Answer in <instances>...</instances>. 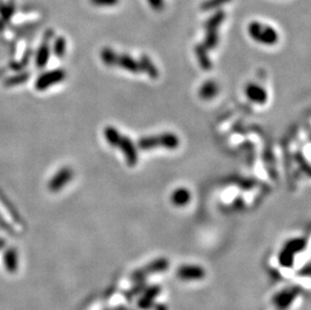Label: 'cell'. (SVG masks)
Segmentation results:
<instances>
[{
	"mask_svg": "<svg viewBox=\"0 0 311 310\" xmlns=\"http://www.w3.org/2000/svg\"><path fill=\"white\" fill-rule=\"evenodd\" d=\"M100 59L107 67H116L132 74L142 73L140 60L134 59L128 54L115 52L111 48H104L100 52Z\"/></svg>",
	"mask_w": 311,
	"mask_h": 310,
	"instance_id": "6da1fadb",
	"label": "cell"
},
{
	"mask_svg": "<svg viewBox=\"0 0 311 310\" xmlns=\"http://www.w3.org/2000/svg\"><path fill=\"white\" fill-rule=\"evenodd\" d=\"M29 78H30V75H29L28 73L20 74V75H17V76L11 77V78H9L8 80H6V82H5V86H7V87H13V86L20 85V84L25 83V82H26Z\"/></svg>",
	"mask_w": 311,
	"mask_h": 310,
	"instance_id": "e0dca14e",
	"label": "cell"
},
{
	"mask_svg": "<svg viewBox=\"0 0 311 310\" xmlns=\"http://www.w3.org/2000/svg\"><path fill=\"white\" fill-rule=\"evenodd\" d=\"M90 3L99 8H111L119 4V0H90Z\"/></svg>",
	"mask_w": 311,
	"mask_h": 310,
	"instance_id": "d6986e66",
	"label": "cell"
},
{
	"mask_svg": "<svg viewBox=\"0 0 311 310\" xmlns=\"http://www.w3.org/2000/svg\"><path fill=\"white\" fill-rule=\"evenodd\" d=\"M220 92L219 84L214 80L205 81L198 90V96L204 101L214 99Z\"/></svg>",
	"mask_w": 311,
	"mask_h": 310,
	"instance_id": "ba28073f",
	"label": "cell"
},
{
	"mask_svg": "<svg viewBox=\"0 0 311 310\" xmlns=\"http://www.w3.org/2000/svg\"><path fill=\"white\" fill-rule=\"evenodd\" d=\"M147 3L155 12H162L165 7L164 0H147Z\"/></svg>",
	"mask_w": 311,
	"mask_h": 310,
	"instance_id": "ffe728a7",
	"label": "cell"
},
{
	"mask_svg": "<svg viewBox=\"0 0 311 310\" xmlns=\"http://www.w3.org/2000/svg\"><path fill=\"white\" fill-rule=\"evenodd\" d=\"M180 144L179 137L172 132H163L156 135L145 136L138 140L137 147L143 151L153 150L157 148H164L174 150Z\"/></svg>",
	"mask_w": 311,
	"mask_h": 310,
	"instance_id": "7a4b0ae2",
	"label": "cell"
},
{
	"mask_svg": "<svg viewBox=\"0 0 311 310\" xmlns=\"http://www.w3.org/2000/svg\"><path fill=\"white\" fill-rule=\"evenodd\" d=\"M248 33L252 40L265 46H274L279 41V35L275 29L259 22H252L248 27Z\"/></svg>",
	"mask_w": 311,
	"mask_h": 310,
	"instance_id": "3957f363",
	"label": "cell"
},
{
	"mask_svg": "<svg viewBox=\"0 0 311 310\" xmlns=\"http://www.w3.org/2000/svg\"><path fill=\"white\" fill-rule=\"evenodd\" d=\"M209 50L203 46V44H197L194 47V54L196 57V60L200 66V68L204 71H210L213 68L212 60L209 56Z\"/></svg>",
	"mask_w": 311,
	"mask_h": 310,
	"instance_id": "9c48e42d",
	"label": "cell"
},
{
	"mask_svg": "<svg viewBox=\"0 0 311 310\" xmlns=\"http://www.w3.org/2000/svg\"><path fill=\"white\" fill-rule=\"evenodd\" d=\"M191 199L190 191L185 187H178L172 191L170 200L175 206H184Z\"/></svg>",
	"mask_w": 311,
	"mask_h": 310,
	"instance_id": "30bf717a",
	"label": "cell"
},
{
	"mask_svg": "<svg viewBox=\"0 0 311 310\" xmlns=\"http://www.w3.org/2000/svg\"><path fill=\"white\" fill-rule=\"evenodd\" d=\"M226 20V13L222 10H217L215 14L204 22L203 28L205 32L219 31V28Z\"/></svg>",
	"mask_w": 311,
	"mask_h": 310,
	"instance_id": "7c38bea8",
	"label": "cell"
},
{
	"mask_svg": "<svg viewBox=\"0 0 311 310\" xmlns=\"http://www.w3.org/2000/svg\"><path fill=\"white\" fill-rule=\"evenodd\" d=\"M246 97L253 103L258 105H264L268 101L267 91L260 85L250 83L245 88Z\"/></svg>",
	"mask_w": 311,
	"mask_h": 310,
	"instance_id": "52a82bcc",
	"label": "cell"
},
{
	"mask_svg": "<svg viewBox=\"0 0 311 310\" xmlns=\"http://www.w3.org/2000/svg\"><path fill=\"white\" fill-rule=\"evenodd\" d=\"M219 43H220L219 31L205 32V36H204V40H203L202 44L209 51L216 49L218 47Z\"/></svg>",
	"mask_w": 311,
	"mask_h": 310,
	"instance_id": "5bb4252c",
	"label": "cell"
},
{
	"mask_svg": "<svg viewBox=\"0 0 311 310\" xmlns=\"http://www.w3.org/2000/svg\"><path fill=\"white\" fill-rule=\"evenodd\" d=\"M14 12H15V5L13 6L0 3V16H2L4 21L6 22L10 21Z\"/></svg>",
	"mask_w": 311,
	"mask_h": 310,
	"instance_id": "ac0fdd59",
	"label": "cell"
},
{
	"mask_svg": "<svg viewBox=\"0 0 311 310\" xmlns=\"http://www.w3.org/2000/svg\"><path fill=\"white\" fill-rule=\"evenodd\" d=\"M141 66H142V73L147 75L150 79H157L159 77V70L152 62V60L147 55H141L139 57Z\"/></svg>",
	"mask_w": 311,
	"mask_h": 310,
	"instance_id": "4fadbf2b",
	"label": "cell"
},
{
	"mask_svg": "<svg viewBox=\"0 0 311 310\" xmlns=\"http://www.w3.org/2000/svg\"><path fill=\"white\" fill-rule=\"evenodd\" d=\"M47 36L48 38L43 42L42 46L38 50L37 57H36V64H37V67L40 69L46 67L50 59L51 50H50V45H49V39L52 37V35H47Z\"/></svg>",
	"mask_w": 311,
	"mask_h": 310,
	"instance_id": "8fae6325",
	"label": "cell"
},
{
	"mask_svg": "<svg viewBox=\"0 0 311 310\" xmlns=\"http://www.w3.org/2000/svg\"><path fill=\"white\" fill-rule=\"evenodd\" d=\"M67 78V72L63 69L53 70L42 74L36 82V89L38 91H46L52 86L63 82Z\"/></svg>",
	"mask_w": 311,
	"mask_h": 310,
	"instance_id": "277c9868",
	"label": "cell"
},
{
	"mask_svg": "<svg viewBox=\"0 0 311 310\" xmlns=\"http://www.w3.org/2000/svg\"><path fill=\"white\" fill-rule=\"evenodd\" d=\"M115 148H119L121 152L124 155V158L126 160V164L130 167L136 166L138 162V151L137 146L133 143V141L128 137L121 134L119 137Z\"/></svg>",
	"mask_w": 311,
	"mask_h": 310,
	"instance_id": "5b68a950",
	"label": "cell"
},
{
	"mask_svg": "<svg viewBox=\"0 0 311 310\" xmlns=\"http://www.w3.org/2000/svg\"><path fill=\"white\" fill-rule=\"evenodd\" d=\"M66 50H67V43L65 38L63 37L58 38L54 44V54L58 58H63L66 54Z\"/></svg>",
	"mask_w": 311,
	"mask_h": 310,
	"instance_id": "2e32d148",
	"label": "cell"
},
{
	"mask_svg": "<svg viewBox=\"0 0 311 310\" xmlns=\"http://www.w3.org/2000/svg\"><path fill=\"white\" fill-rule=\"evenodd\" d=\"M231 2L232 0H204V2L200 5V10L201 12L217 11Z\"/></svg>",
	"mask_w": 311,
	"mask_h": 310,
	"instance_id": "9a60e30c",
	"label": "cell"
},
{
	"mask_svg": "<svg viewBox=\"0 0 311 310\" xmlns=\"http://www.w3.org/2000/svg\"><path fill=\"white\" fill-rule=\"evenodd\" d=\"M74 177V171L69 166L62 167L51 179L49 187L52 191H58L62 189L68 182H70Z\"/></svg>",
	"mask_w": 311,
	"mask_h": 310,
	"instance_id": "8992f818",
	"label": "cell"
}]
</instances>
